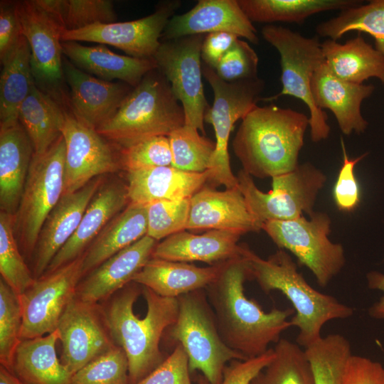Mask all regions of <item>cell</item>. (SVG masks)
Here are the masks:
<instances>
[{"instance_id": "6da1fadb", "label": "cell", "mask_w": 384, "mask_h": 384, "mask_svg": "<svg viewBox=\"0 0 384 384\" xmlns=\"http://www.w3.org/2000/svg\"><path fill=\"white\" fill-rule=\"evenodd\" d=\"M100 304L115 343L127 356L129 383L136 384L166 358L160 342L177 319V298L131 282Z\"/></svg>"}, {"instance_id": "7a4b0ae2", "label": "cell", "mask_w": 384, "mask_h": 384, "mask_svg": "<svg viewBox=\"0 0 384 384\" xmlns=\"http://www.w3.org/2000/svg\"><path fill=\"white\" fill-rule=\"evenodd\" d=\"M251 277L243 257L229 260L218 278L205 289L224 343L245 359L266 352L281 334L292 326L288 318L293 308L266 312L254 299L247 298L244 283Z\"/></svg>"}, {"instance_id": "3957f363", "label": "cell", "mask_w": 384, "mask_h": 384, "mask_svg": "<svg viewBox=\"0 0 384 384\" xmlns=\"http://www.w3.org/2000/svg\"><path fill=\"white\" fill-rule=\"evenodd\" d=\"M309 126L302 112L274 104L256 105L242 119L233 142L242 170L261 178L293 171Z\"/></svg>"}, {"instance_id": "277c9868", "label": "cell", "mask_w": 384, "mask_h": 384, "mask_svg": "<svg viewBox=\"0 0 384 384\" xmlns=\"http://www.w3.org/2000/svg\"><path fill=\"white\" fill-rule=\"evenodd\" d=\"M242 255L251 277L265 293L280 291L292 303L295 315L290 322L299 330L297 344L304 349L321 338L322 327L328 321L353 316L352 307L310 286L284 250L279 249L263 259L243 245Z\"/></svg>"}, {"instance_id": "5b68a950", "label": "cell", "mask_w": 384, "mask_h": 384, "mask_svg": "<svg viewBox=\"0 0 384 384\" xmlns=\"http://www.w3.org/2000/svg\"><path fill=\"white\" fill-rule=\"evenodd\" d=\"M184 124L181 105L156 68L132 89L116 114L97 132L123 148L146 138L169 137Z\"/></svg>"}, {"instance_id": "8992f818", "label": "cell", "mask_w": 384, "mask_h": 384, "mask_svg": "<svg viewBox=\"0 0 384 384\" xmlns=\"http://www.w3.org/2000/svg\"><path fill=\"white\" fill-rule=\"evenodd\" d=\"M177 300V319L163 337L183 347L191 373L200 370L210 384H220L227 363L245 359L220 337L205 289L180 295Z\"/></svg>"}, {"instance_id": "52a82bcc", "label": "cell", "mask_w": 384, "mask_h": 384, "mask_svg": "<svg viewBox=\"0 0 384 384\" xmlns=\"http://www.w3.org/2000/svg\"><path fill=\"white\" fill-rule=\"evenodd\" d=\"M263 38L279 53L282 90L273 96L262 98L271 102L289 95L299 99L309 111L311 139L319 142L327 139L330 127L325 111L316 107L312 97L311 83L316 70L324 62L318 36L306 37L287 28L268 24L261 31Z\"/></svg>"}, {"instance_id": "ba28073f", "label": "cell", "mask_w": 384, "mask_h": 384, "mask_svg": "<svg viewBox=\"0 0 384 384\" xmlns=\"http://www.w3.org/2000/svg\"><path fill=\"white\" fill-rule=\"evenodd\" d=\"M202 73L214 95L212 106L204 114V122L213 126L215 135V149L208 169L211 171L210 181L224 185L226 188H238V178L232 172L230 164V135L235 122L242 119L261 100L265 83L258 77L227 82L203 63Z\"/></svg>"}, {"instance_id": "9c48e42d", "label": "cell", "mask_w": 384, "mask_h": 384, "mask_svg": "<svg viewBox=\"0 0 384 384\" xmlns=\"http://www.w3.org/2000/svg\"><path fill=\"white\" fill-rule=\"evenodd\" d=\"M65 154L61 134L44 154L33 156L14 215L16 238L28 257L33 255L44 221L63 194Z\"/></svg>"}, {"instance_id": "30bf717a", "label": "cell", "mask_w": 384, "mask_h": 384, "mask_svg": "<svg viewBox=\"0 0 384 384\" xmlns=\"http://www.w3.org/2000/svg\"><path fill=\"white\" fill-rule=\"evenodd\" d=\"M239 188L252 214L262 223L310 216L320 190L326 181L325 174L306 162L293 171L272 177V189L260 191L250 175L240 170L237 176Z\"/></svg>"}, {"instance_id": "8fae6325", "label": "cell", "mask_w": 384, "mask_h": 384, "mask_svg": "<svg viewBox=\"0 0 384 384\" xmlns=\"http://www.w3.org/2000/svg\"><path fill=\"white\" fill-rule=\"evenodd\" d=\"M331 220L323 212H314L309 219L304 216L288 220L267 221L262 230L282 250L291 252L299 264L314 275L318 284L324 287L343 269L344 250L329 238Z\"/></svg>"}, {"instance_id": "7c38bea8", "label": "cell", "mask_w": 384, "mask_h": 384, "mask_svg": "<svg viewBox=\"0 0 384 384\" xmlns=\"http://www.w3.org/2000/svg\"><path fill=\"white\" fill-rule=\"evenodd\" d=\"M21 33L31 49V73L36 85L62 107L70 108L63 87L62 35L63 25L36 0L15 1Z\"/></svg>"}, {"instance_id": "4fadbf2b", "label": "cell", "mask_w": 384, "mask_h": 384, "mask_svg": "<svg viewBox=\"0 0 384 384\" xmlns=\"http://www.w3.org/2000/svg\"><path fill=\"white\" fill-rule=\"evenodd\" d=\"M204 38L203 35H193L162 41L153 57L157 69L181 102L185 125L203 134L204 114L209 107L202 82L201 48Z\"/></svg>"}, {"instance_id": "5bb4252c", "label": "cell", "mask_w": 384, "mask_h": 384, "mask_svg": "<svg viewBox=\"0 0 384 384\" xmlns=\"http://www.w3.org/2000/svg\"><path fill=\"white\" fill-rule=\"evenodd\" d=\"M82 260L83 255L36 279L19 295L23 316L21 340L42 336L57 329L82 279Z\"/></svg>"}, {"instance_id": "9a60e30c", "label": "cell", "mask_w": 384, "mask_h": 384, "mask_svg": "<svg viewBox=\"0 0 384 384\" xmlns=\"http://www.w3.org/2000/svg\"><path fill=\"white\" fill-rule=\"evenodd\" d=\"M61 134L65 144L63 194L77 191L103 174L122 166L116 154L96 129L72 111L64 110Z\"/></svg>"}, {"instance_id": "2e32d148", "label": "cell", "mask_w": 384, "mask_h": 384, "mask_svg": "<svg viewBox=\"0 0 384 384\" xmlns=\"http://www.w3.org/2000/svg\"><path fill=\"white\" fill-rule=\"evenodd\" d=\"M57 329L63 348L60 362L72 375L117 346L101 304L87 303L75 296Z\"/></svg>"}, {"instance_id": "e0dca14e", "label": "cell", "mask_w": 384, "mask_h": 384, "mask_svg": "<svg viewBox=\"0 0 384 384\" xmlns=\"http://www.w3.org/2000/svg\"><path fill=\"white\" fill-rule=\"evenodd\" d=\"M181 6L177 0L159 3L154 13L134 21L107 24L95 23L75 31H65L62 41H86L114 46L129 56L153 58L162 33Z\"/></svg>"}, {"instance_id": "ac0fdd59", "label": "cell", "mask_w": 384, "mask_h": 384, "mask_svg": "<svg viewBox=\"0 0 384 384\" xmlns=\"http://www.w3.org/2000/svg\"><path fill=\"white\" fill-rule=\"evenodd\" d=\"M102 183V178L99 176L80 190L63 195L50 212L31 256L35 279L44 274L53 257L75 233L90 201Z\"/></svg>"}, {"instance_id": "d6986e66", "label": "cell", "mask_w": 384, "mask_h": 384, "mask_svg": "<svg viewBox=\"0 0 384 384\" xmlns=\"http://www.w3.org/2000/svg\"><path fill=\"white\" fill-rule=\"evenodd\" d=\"M228 32L259 42L257 30L240 8L238 0H199L194 7L181 15H174L166 24L161 41L187 36Z\"/></svg>"}, {"instance_id": "ffe728a7", "label": "cell", "mask_w": 384, "mask_h": 384, "mask_svg": "<svg viewBox=\"0 0 384 384\" xmlns=\"http://www.w3.org/2000/svg\"><path fill=\"white\" fill-rule=\"evenodd\" d=\"M224 230L243 235L262 230L240 188L216 191L204 186L190 201L186 229Z\"/></svg>"}, {"instance_id": "44dd1931", "label": "cell", "mask_w": 384, "mask_h": 384, "mask_svg": "<svg viewBox=\"0 0 384 384\" xmlns=\"http://www.w3.org/2000/svg\"><path fill=\"white\" fill-rule=\"evenodd\" d=\"M63 68L72 111L96 130L116 114L132 90L126 83L95 78L64 58Z\"/></svg>"}, {"instance_id": "7402d4cb", "label": "cell", "mask_w": 384, "mask_h": 384, "mask_svg": "<svg viewBox=\"0 0 384 384\" xmlns=\"http://www.w3.org/2000/svg\"><path fill=\"white\" fill-rule=\"evenodd\" d=\"M156 242L146 235L106 260L80 280L75 297L90 304L105 302L132 282L151 258Z\"/></svg>"}, {"instance_id": "603a6c76", "label": "cell", "mask_w": 384, "mask_h": 384, "mask_svg": "<svg viewBox=\"0 0 384 384\" xmlns=\"http://www.w3.org/2000/svg\"><path fill=\"white\" fill-rule=\"evenodd\" d=\"M128 201L126 184L116 180L102 183L75 233L53 257L44 274L82 256L109 222L124 209Z\"/></svg>"}, {"instance_id": "cb8c5ba5", "label": "cell", "mask_w": 384, "mask_h": 384, "mask_svg": "<svg viewBox=\"0 0 384 384\" xmlns=\"http://www.w3.org/2000/svg\"><path fill=\"white\" fill-rule=\"evenodd\" d=\"M311 89L316 107L322 110L329 109L344 134L365 132L368 122L361 114V106L374 92L373 85L341 80L331 72L324 62L314 72Z\"/></svg>"}, {"instance_id": "d4e9b609", "label": "cell", "mask_w": 384, "mask_h": 384, "mask_svg": "<svg viewBox=\"0 0 384 384\" xmlns=\"http://www.w3.org/2000/svg\"><path fill=\"white\" fill-rule=\"evenodd\" d=\"M242 235L224 230H208L198 235L186 230L164 238L155 246L151 258L174 262H203L210 265L242 256Z\"/></svg>"}, {"instance_id": "484cf974", "label": "cell", "mask_w": 384, "mask_h": 384, "mask_svg": "<svg viewBox=\"0 0 384 384\" xmlns=\"http://www.w3.org/2000/svg\"><path fill=\"white\" fill-rule=\"evenodd\" d=\"M211 171L187 172L172 166L127 171L130 203L148 204L160 200L191 198L210 181Z\"/></svg>"}, {"instance_id": "4316f807", "label": "cell", "mask_w": 384, "mask_h": 384, "mask_svg": "<svg viewBox=\"0 0 384 384\" xmlns=\"http://www.w3.org/2000/svg\"><path fill=\"white\" fill-rule=\"evenodd\" d=\"M34 151L19 121L0 127V208L14 215L18 208Z\"/></svg>"}, {"instance_id": "83f0119b", "label": "cell", "mask_w": 384, "mask_h": 384, "mask_svg": "<svg viewBox=\"0 0 384 384\" xmlns=\"http://www.w3.org/2000/svg\"><path fill=\"white\" fill-rule=\"evenodd\" d=\"M227 262L199 267L187 262L151 258L132 282L151 289L161 297L177 298L206 289L218 278Z\"/></svg>"}, {"instance_id": "f1b7e54d", "label": "cell", "mask_w": 384, "mask_h": 384, "mask_svg": "<svg viewBox=\"0 0 384 384\" xmlns=\"http://www.w3.org/2000/svg\"><path fill=\"white\" fill-rule=\"evenodd\" d=\"M61 45L63 53L77 68L104 80H119L132 87L157 68L154 58L119 55L104 46H85L77 41H62Z\"/></svg>"}, {"instance_id": "f546056e", "label": "cell", "mask_w": 384, "mask_h": 384, "mask_svg": "<svg viewBox=\"0 0 384 384\" xmlns=\"http://www.w3.org/2000/svg\"><path fill=\"white\" fill-rule=\"evenodd\" d=\"M147 234L146 204L130 203L112 219L83 254L82 278Z\"/></svg>"}, {"instance_id": "4dcf8cb0", "label": "cell", "mask_w": 384, "mask_h": 384, "mask_svg": "<svg viewBox=\"0 0 384 384\" xmlns=\"http://www.w3.org/2000/svg\"><path fill=\"white\" fill-rule=\"evenodd\" d=\"M58 329L46 336L22 339L18 346L13 373L24 384H71L73 375L58 358Z\"/></svg>"}, {"instance_id": "1f68e13d", "label": "cell", "mask_w": 384, "mask_h": 384, "mask_svg": "<svg viewBox=\"0 0 384 384\" xmlns=\"http://www.w3.org/2000/svg\"><path fill=\"white\" fill-rule=\"evenodd\" d=\"M321 46L326 65L339 79L363 84L375 78L384 84V55L361 34L344 43L328 38Z\"/></svg>"}, {"instance_id": "d6a6232c", "label": "cell", "mask_w": 384, "mask_h": 384, "mask_svg": "<svg viewBox=\"0 0 384 384\" xmlns=\"http://www.w3.org/2000/svg\"><path fill=\"white\" fill-rule=\"evenodd\" d=\"M1 64L0 127H4L18 122L19 108L35 82L30 46L23 35Z\"/></svg>"}, {"instance_id": "836d02e7", "label": "cell", "mask_w": 384, "mask_h": 384, "mask_svg": "<svg viewBox=\"0 0 384 384\" xmlns=\"http://www.w3.org/2000/svg\"><path fill=\"white\" fill-rule=\"evenodd\" d=\"M64 110L35 84L22 102L18 121L27 133L34 155L44 154L60 137Z\"/></svg>"}, {"instance_id": "e575fe53", "label": "cell", "mask_w": 384, "mask_h": 384, "mask_svg": "<svg viewBox=\"0 0 384 384\" xmlns=\"http://www.w3.org/2000/svg\"><path fill=\"white\" fill-rule=\"evenodd\" d=\"M238 2L252 23L299 24L316 14L343 11L363 4L358 0H238Z\"/></svg>"}, {"instance_id": "d590c367", "label": "cell", "mask_w": 384, "mask_h": 384, "mask_svg": "<svg viewBox=\"0 0 384 384\" xmlns=\"http://www.w3.org/2000/svg\"><path fill=\"white\" fill-rule=\"evenodd\" d=\"M351 31L363 32L375 41V48L384 55V0H372L343 11L319 23V36L337 41Z\"/></svg>"}, {"instance_id": "8d00e7d4", "label": "cell", "mask_w": 384, "mask_h": 384, "mask_svg": "<svg viewBox=\"0 0 384 384\" xmlns=\"http://www.w3.org/2000/svg\"><path fill=\"white\" fill-rule=\"evenodd\" d=\"M273 349L274 358L250 384H316L305 350L286 338H280Z\"/></svg>"}, {"instance_id": "74e56055", "label": "cell", "mask_w": 384, "mask_h": 384, "mask_svg": "<svg viewBox=\"0 0 384 384\" xmlns=\"http://www.w3.org/2000/svg\"><path fill=\"white\" fill-rule=\"evenodd\" d=\"M39 4L59 20L65 31L112 23L117 19L113 3L109 0H41Z\"/></svg>"}, {"instance_id": "f35d334b", "label": "cell", "mask_w": 384, "mask_h": 384, "mask_svg": "<svg viewBox=\"0 0 384 384\" xmlns=\"http://www.w3.org/2000/svg\"><path fill=\"white\" fill-rule=\"evenodd\" d=\"M304 350L312 366L316 384H341L346 363L353 354L346 337L329 334Z\"/></svg>"}, {"instance_id": "ab89813d", "label": "cell", "mask_w": 384, "mask_h": 384, "mask_svg": "<svg viewBox=\"0 0 384 384\" xmlns=\"http://www.w3.org/2000/svg\"><path fill=\"white\" fill-rule=\"evenodd\" d=\"M172 166L187 172L203 173L209 169L215 142L201 135L194 127L183 125L168 137Z\"/></svg>"}, {"instance_id": "60d3db41", "label": "cell", "mask_w": 384, "mask_h": 384, "mask_svg": "<svg viewBox=\"0 0 384 384\" xmlns=\"http://www.w3.org/2000/svg\"><path fill=\"white\" fill-rule=\"evenodd\" d=\"M0 273L2 278L21 295L35 281L18 248L14 232V215L0 212Z\"/></svg>"}, {"instance_id": "b9f144b4", "label": "cell", "mask_w": 384, "mask_h": 384, "mask_svg": "<svg viewBox=\"0 0 384 384\" xmlns=\"http://www.w3.org/2000/svg\"><path fill=\"white\" fill-rule=\"evenodd\" d=\"M23 324L19 295L0 279V366L13 373L14 358L21 341Z\"/></svg>"}, {"instance_id": "7bdbcfd3", "label": "cell", "mask_w": 384, "mask_h": 384, "mask_svg": "<svg viewBox=\"0 0 384 384\" xmlns=\"http://www.w3.org/2000/svg\"><path fill=\"white\" fill-rule=\"evenodd\" d=\"M128 369L126 353L117 345L74 373L71 384H129Z\"/></svg>"}, {"instance_id": "ee69618b", "label": "cell", "mask_w": 384, "mask_h": 384, "mask_svg": "<svg viewBox=\"0 0 384 384\" xmlns=\"http://www.w3.org/2000/svg\"><path fill=\"white\" fill-rule=\"evenodd\" d=\"M191 198L160 200L146 204L147 235L156 240L186 229Z\"/></svg>"}, {"instance_id": "f6af8a7d", "label": "cell", "mask_w": 384, "mask_h": 384, "mask_svg": "<svg viewBox=\"0 0 384 384\" xmlns=\"http://www.w3.org/2000/svg\"><path fill=\"white\" fill-rule=\"evenodd\" d=\"M120 162L126 171L172 165L169 137L156 136L120 149Z\"/></svg>"}, {"instance_id": "bcb514c9", "label": "cell", "mask_w": 384, "mask_h": 384, "mask_svg": "<svg viewBox=\"0 0 384 384\" xmlns=\"http://www.w3.org/2000/svg\"><path fill=\"white\" fill-rule=\"evenodd\" d=\"M259 58L246 41L238 38L214 69L220 78L227 82L257 78Z\"/></svg>"}, {"instance_id": "7dc6e473", "label": "cell", "mask_w": 384, "mask_h": 384, "mask_svg": "<svg viewBox=\"0 0 384 384\" xmlns=\"http://www.w3.org/2000/svg\"><path fill=\"white\" fill-rule=\"evenodd\" d=\"M343 164L339 170L333 196L338 209L343 212L354 210L360 203V188L354 174V167L368 153L350 159L341 139Z\"/></svg>"}, {"instance_id": "c3c4849f", "label": "cell", "mask_w": 384, "mask_h": 384, "mask_svg": "<svg viewBox=\"0 0 384 384\" xmlns=\"http://www.w3.org/2000/svg\"><path fill=\"white\" fill-rule=\"evenodd\" d=\"M188 358L180 345L152 372L136 384H192Z\"/></svg>"}, {"instance_id": "681fc988", "label": "cell", "mask_w": 384, "mask_h": 384, "mask_svg": "<svg viewBox=\"0 0 384 384\" xmlns=\"http://www.w3.org/2000/svg\"><path fill=\"white\" fill-rule=\"evenodd\" d=\"M273 348L245 360L235 359L225 367L220 384H250L252 379L274 358Z\"/></svg>"}, {"instance_id": "f907efd6", "label": "cell", "mask_w": 384, "mask_h": 384, "mask_svg": "<svg viewBox=\"0 0 384 384\" xmlns=\"http://www.w3.org/2000/svg\"><path fill=\"white\" fill-rule=\"evenodd\" d=\"M341 384H384V367L379 362L352 354L346 363Z\"/></svg>"}, {"instance_id": "816d5d0a", "label": "cell", "mask_w": 384, "mask_h": 384, "mask_svg": "<svg viewBox=\"0 0 384 384\" xmlns=\"http://www.w3.org/2000/svg\"><path fill=\"white\" fill-rule=\"evenodd\" d=\"M22 36L15 1L0 4V60L3 61L14 48Z\"/></svg>"}, {"instance_id": "f5cc1de1", "label": "cell", "mask_w": 384, "mask_h": 384, "mask_svg": "<svg viewBox=\"0 0 384 384\" xmlns=\"http://www.w3.org/2000/svg\"><path fill=\"white\" fill-rule=\"evenodd\" d=\"M238 38L239 37L236 35L228 32L207 34L204 38L201 48V59L203 60V64L214 70Z\"/></svg>"}, {"instance_id": "db71d44e", "label": "cell", "mask_w": 384, "mask_h": 384, "mask_svg": "<svg viewBox=\"0 0 384 384\" xmlns=\"http://www.w3.org/2000/svg\"><path fill=\"white\" fill-rule=\"evenodd\" d=\"M368 287L370 289H378L384 293V274L372 271L366 275ZM369 315L376 319H384V294L368 309Z\"/></svg>"}, {"instance_id": "11a10c76", "label": "cell", "mask_w": 384, "mask_h": 384, "mask_svg": "<svg viewBox=\"0 0 384 384\" xmlns=\"http://www.w3.org/2000/svg\"><path fill=\"white\" fill-rule=\"evenodd\" d=\"M0 384H24L12 372L0 366Z\"/></svg>"}, {"instance_id": "9f6ffc18", "label": "cell", "mask_w": 384, "mask_h": 384, "mask_svg": "<svg viewBox=\"0 0 384 384\" xmlns=\"http://www.w3.org/2000/svg\"><path fill=\"white\" fill-rule=\"evenodd\" d=\"M198 384H210L208 379L203 375H199L197 379Z\"/></svg>"}]
</instances>
